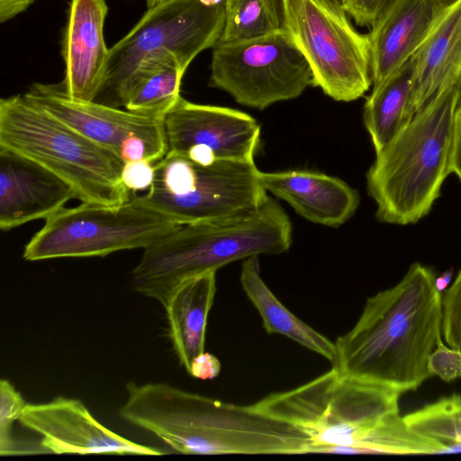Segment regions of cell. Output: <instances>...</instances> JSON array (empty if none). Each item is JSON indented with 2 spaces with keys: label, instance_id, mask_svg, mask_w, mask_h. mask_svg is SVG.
<instances>
[{
  "label": "cell",
  "instance_id": "cell-1",
  "mask_svg": "<svg viewBox=\"0 0 461 461\" xmlns=\"http://www.w3.org/2000/svg\"><path fill=\"white\" fill-rule=\"evenodd\" d=\"M435 280L416 262L397 285L368 297L354 327L334 342L332 366L402 393L418 389L432 376L428 358L441 337Z\"/></svg>",
  "mask_w": 461,
  "mask_h": 461
},
{
  "label": "cell",
  "instance_id": "cell-2",
  "mask_svg": "<svg viewBox=\"0 0 461 461\" xmlns=\"http://www.w3.org/2000/svg\"><path fill=\"white\" fill-rule=\"evenodd\" d=\"M292 230L288 215L270 196L250 211L180 224L143 249L132 287L164 306L186 279L249 257L286 252Z\"/></svg>",
  "mask_w": 461,
  "mask_h": 461
},
{
  "label": "cell",
  "instance_id": "cell-3",
  "mask_svg": "<svg viewBox=\"0 0 461 461\" xmlns=\"http://www.w3.org/2000/svg\"><path fill=\"white\" fill-rule=\"evenodd\" d=\"M461 104V77L443 88L380 152L366 173L376 219L407 225L419 221L440 195L449 169L453 122Z\"/></svg>",
  "mask_w": 461,
  "mask_h": 461
},
{
  "label": "cell",
  "instance_id": "cell-4",
  "mask_svg": "<svg viewBox=\"0 0 461 461\" xmlns=\"http://www.w3.org/2000/svg\"><path fill=\"white\" fill-rule=\"evenodd\" d=\"M149 432L182 454H308L310 438L251 405L223 402L164 384L145 415Z\"/></svg>",
  "mask_w": 461,
  "mask_h": 461
},
{
  "label": "cell",
  "instance_id": "cell-5",
  "mask_svg": "<svg viewBox=\"0 0 461 461\" xmlns=\"http://www.w3.org/2000/svg\"><path fill=\"white\" fill-rule=\"evenodd\" d=\"M401 395L332 366L305 384L272 393L252 405L305 433L313 444L312 453L370 454L379 426L399 412Z\"/></svg>",
  "mask_w": 461,
  "mask_h": 461
},
{
  "label": "cell",
  "instance_id": "cell-6",
  "mask_svg": "<svg viewBox=\"0 0 461 461\" xmlns=\"http://www.w3.org/2000/svg\"><path fill=\"white\" fill-rule=\"evenodd\" d=\"M0 147L68 184L81 203L118 205L131 193L121 180L122 160L29 100H0Z\"/></svg>",
  "mask_w": 461,
  "mask_h": 461
},
{
  "label": "cell",
  "instance_id": "cell-7",
  "mask_svg": "<svg viewBox=\"0 0 461 461\" xmlns=\"http://www.w3.org/2000/svg\"><path fill=\"white\" fill-rule=\"evenodd\" d=\"M227 0H164L148 8L109 49L105 77L95 101L124 106L131 82L149 60L170 53L187 69L203 50L219 42Z\"/></svg>",
  "mask_w": 461,
  "mask_h": 461
},
{
  "label": "cell",
  "instance_id": "cell-8",
  "mask_svg": "<svg viewBox=\"0 0 461 461\" xmlns=\"http://www.w3.org/2000/svg\"><path fill=\"white\" fill-rule=\"evenodd\" d=\"M254 160L195 162L169 153L155 165V179L138 198L183 224L221 219L258 207L268 196Z\"/></svg>",
  "mask_w": 461,
  "mask_h": 461
},
{
  "label": "cell",
  "instance_id": "cell-9",
  "mask_svg": "<svg viewBox=\"0 0 461 461\" xmlns=\"http://www.w3.org/2000/svg\"><path fill=\"white\" fill-rule=\"evenodd\" d=\"M180 224L146 205L136 194L118 205L82 203L47 218L25 245L23 256L28 261H40L145 249Z\"/></svg>",
  "mask_w": 461,
  "mask_h": 461
},
{
  "label": "cell",
  "instance_id": "cell-10",
  "mask_svg": "<svg viewBox=\"0 0 461 461\" xmlns=\"http://www.w3.org/2000/svg\"><path fill=\"white\" fill-rule=\"evenodd\" d=\"M284 29L307 61L312 86L351 102L372 85L367 34L358 32L340 0H283Z\"/></svg>",
  "mask_w": 461,
  "mask_h": 461
},
{
  "label": "cell",
  "instance_id": "cell-11",
  "mask_svg": "<svg viewBox=\"0 0 461 461\" xmlns=\"http://www.w3.org/2000/svg\"><path fill=\"white\" fill-rule=\"evenodd\" d=\"M209 85L244 106L263 110L300 96L312 85L310 67L285 29L212 48Z\"/></svg>",
  "mask_w": 461,
  "mask_h": 461
},
{
  "label": "cell",
  "instance_id": "cell-12",
  "mask_svg": "<svg viewBox=\"0 0 461 461\" xmlns=\"http://www.w3.org/2000/svg\"><path fill=\"white\" fill-rule=\"evenodd\" d=\"M29 100L106 148L122 162L157 163L167 153L165 116L122 110L98 103L71 98L62 83H34L23 94Z\"/></svg>",
  "mask_w": 461,
  "mask_h": 461
},
{
  "label": "cell",
  "instance_id": "cell-13",
  "mask_svg": "<svg viewBox=\"0 0 461 461\" xmlns=\"http://www.w3.org/2000/svg\"><path fill=\"white\" fill-rule=\"evenodd\" d=\"M167 152L195 162L252 161L260 125L240 110L200 104L180 96L165 115Z\"/></svg>",
  "mask_w": 461,
  "mask_h": 461
},
{
  "label": "cell",
  "instance_id": "cell-14",
  "mask_svg": "<svg viewBox=\"0 0 461 461\" xmlns=\"http://www.w3.org/2000/svg\"><path fill=\"white\" fill-rule=\"evenodd\" d=\"M21 424L41 436L40 447L53 454L160 456L164 452L138 444L110 430L77 399L56 397L43 403H26Z\"/></svg>",
  "mask_w": 461,
  "mask_h": 461
},
{
  "label": "cell",
  "instance_id": "cell-15",
  "mask_svg": "<svg viewBox=\"0 0 461 461\" xmlns=\"http://www.w3.org/2000/svg\"><path fill=\"white\" fill-rule=\"evenodd\" d=\"M107 13L105 0L70 1L61 41V83L73 99L95 101L103 86L109 57L104 38Z\"/></svg>",
  "mask_w": 461,
  "mask_h": 461
},
{
  "label": "cell",
  "instance_id": "cell-16",
  "mask_svg": "<svg viewBox=\"0 0 461 461\" xmlns=\"http://www.w3.org/2000/svg\"><path fill=\"white\" fill-rule=\"evenodd\" d=\"M72 187L37 163L0 147V228L47 219L71 199Z\"/></svg>",
  "mask_w": 461,
  "mask_h": 461
},
{
  "label": "cell",
  "instance_id": "cell-17",
  "mask_svg": "<svg viewBox=\"0 0 461 461\" xmlns=\"http://www.w3.org/2000/svg\"><path fill=\"white\" fill-rule=\"evenodd\" d=\"M446 8L438 0H396L367 34L373 87L409 60Z\"/></svg>",
  "mask_w": 461,
  "mask_h": 461
},
{
  "label": "cell",
  "instance_id": "cell-18",
  "mask_svg": "<svg viewBox=\"0 0 461 461\" xmlns=\"http://www.w3.org/2000/svg\"><path fill=\"white\" fill-rule=\"evenodd\" d=\"M266 191L285 201L304 219L339 227L357 211L358 192L336 176L307 169L259 173Z\"/></svg>",
  "mask_w": 461,
  "mask_h": 461
},
{
  "label": "cell",
  "instance_id": "cell-19",
  "mask_svg": "<svg viewBox=\"0 0 461 461\" xmlns=\"http://www.w3.org/2000/svg\"><path fill=\"white\" fill-rule=\"evenodd\" d=\"M412 59L413 105L417 113L443 88L461 77V0L446 8Z\"/></svg>",
  "mask_w": 461,
  "mask_h": 461
},
{
  "label": "cell",
  "instance_id": "cell-20",
  "mask_svg": "<svg viewBox=\"0 0 461 461\" xmlns=\"http://www.w3.org/2000/svg\"><path fill=\"white\" fill-rule=\"evenodd\" d=\"M216 291V271H210L182 282L164 305L174 350L187 373L204 352L207 319Z\"/></svg>",
  "mask_w": 461,
  "mask_h": 461
},
{
  "label": "cell",
  "instance_id": "cell-21",
  "mask_svg": "<svg viewBox=\"0 0 461 461\" xmlns=\"http://www.w3.org/2000/svg\"><path fill=\"white\" fill-rule=\"evenodd\" d=\"M240 284L268 334L285 336L334 365L337 358L335 343L292 313L276 297L260 276L258 256L243 260Z\"/></svg>",
  "mask_w": 461,
  "mask_h": 461
},
{
  "label": "cell",
  "instance_id": "cell-22",
  "mask_svg": "<svg viewBox=\"0 0 461 461\" xmlns=\"http://www.w3.org/2000/svg\"><path fill=\"white\" fill-rule=\"evenodd\" d=\"M415 64L412 57L367 97L363 119L375 154L397 136L415 115L413 105Z\"/></svg>",
  "mask_w": 461,
  "mask_h": 461
},
{
  "label": "cell",
  "instance_id": "cell-23",
  "mask_svg": "<svg viewBox=\"0 0 461 461\" xmlns=\"http://www.w3.org/2000/svg\"><path fill=\"white\" fill-rule=\"evenodd\" d=\"M185 70L170 53L149 60L136 73L124 107L139 113L165 116L181 96Z\"/></svg>",
  "mask_w": 461,
  "mask_h": 461
},
{
  "label": "cell",
  "instance_id": "cell-24",
  "mask_svg": "<svg viewBox=\"0 0 461 461\" xmlns=\"http://www.w3.org/2000/svg\"><path fill=\"white\" fill-rule=\"evenodd\" d=\"M283 29V0H227L224 27L217 44L259 39Z\"/></svg>",
  "mask_w": 461,
  "mask_h": 461
},
{
  "label": "cell",
  "instance_id": "cell-25",
  "mask_svg": "<svg viewBox=\"0 0 461 461\" xmlns=\"http://www.w3.org/2000/svg\"><path fill=\"white\" fill-rule=\"evenodd\" d=\"M414 431L461 452V394L452 393L402 416Z\"/></svg>",
  "mask_w": 461,
  "mask_h": 461
},
{
  "label": "cell",
  "instance_id": "cell-26",
  "mask_svg": "<svg viewBox=\"0 0 461 461\" xmlns=\"http://www.w3.org/2000/svg\"><path fill=\"white\" fill-rule=\"evenodd\" d=\"M22 395L6 379L0 381V454L1 456L16 455L19 446L13 439L11 426L19 420L25 406Z\"/></svg>",
  "mask_w": 461,
  "mask_h": 461
},
{
  "label": "cell",
  "instance_id": "cell-27",
  "mask_svg": "<svg viewBox=\"0 0 461 461\" xmlns=\"http://www.w3.org/2000/svg\"><path fill=\"white\" fill-rule=\"evenodd\" d=\"M441 333L447 346L461 350V270L442 295Z\"/></svg>",
  "mask_w": 461,
  "mask_h": 461
},
{
  "label": "cell",
  "instance_id": "cell-28",
  "mask_svg": "<svg viewBox=\"0 0 461 461\" xmlns=\"http://www.w3.org/2000/svg\"><path fill=\"white\" fill-rule=\"evenodd\" d=\"M428 369L432 376L445 382L460 378L461 350L446 346L440 337L428 358Z\"/></svg>",
  "mask_w": 461,
  "mask_h": 461
},
{
  "label": "cell",
  "instance_id": "cell-29",
  "mask_svg": "<svg viewBox=\"0 0 461 461\" xmlns=\"http://www.w3.org/2000/svg\"><path fill=\"white\" fill-rule=\"evenodd\" d=\"M348 15L359 26L371 28L396 0H340Z\"/></svg>",
  "mask_w": 461,
  "mask_h": 461
},
{
  "label": "cell",
  "instance_id": "cell-30",
  "mask_svg": "<svg viewBox=\"0 0 461 461\" xmlns=\"http://www.w3.org/2000/svg\"><path fill=\"white\" fill-rule=\"evenodd\" d=\"M155 165L149 160L124 162L121 172L122 183L131 194L149 190L155 179Z\"/></svg>",
  "mask_w": 461,
  "mask_h": 461
},
{
  "label": "cell",
  "instance_id": "cell-31",
  "mask_svg": "<svg viewBox=\"0 0 461 461\" xmlns=\"http://www.w3.org/2000/svg\"><path fill=\"white\" fill-rule=\"evenodd\" d=\"M221 368V362L214 355L203 352L194 360L188 374L194 378L208 380L217 377Z\"/></svg>",
  "mask_w": 461,
  "mask_h": 461
},
{
  "label": "cell",
  "instance_id": "cell-32",
  "mask_svg": "<svg viewBox=\"0 0 461 461\" xmlns=\"http://www.w3.org/2000/svg\"><path fill=\"white\" fill-rule=\"evenodd\" d=\"M449 169L461 181V104L454 116Z\"/></svg>",
  "mask_w": 461,
  "mask_h": 461
},
{
  "label": "cell",
  "instance_id": "cell-33",
  "mask_svg": "<svg viewBox=\"0 0 461 461\" xmlns=\"http://www.w3.org/2000/svg\"><path fill=\"white\" fill-rule=\"evenodd\" d=\"M453 275H454L453 270L449 269V270H447L444 273H442L438 277H436V280H435L436 287L440 293H442L448 287V285L453 278Z\"/></svg>",
  "mask_w": 461,
  "mask_h": 461
},
{
  "label": "cell",
  "instance_id": "cell-34",
  "mask_svg": "<svg viewBox=\"0 0 461 461\" xmlns=\"http://www.w3.org/2000/svg\"><path fill=\"white\" fill-rule=\"evenodd\" d=\"M440 2V4L445 7V8H447L451 5H453L454 4H456L457 1L459 0H438Z\"/></svg>",
  "mask_w": 461,
  "mask_h": 461
}]
</instances>
